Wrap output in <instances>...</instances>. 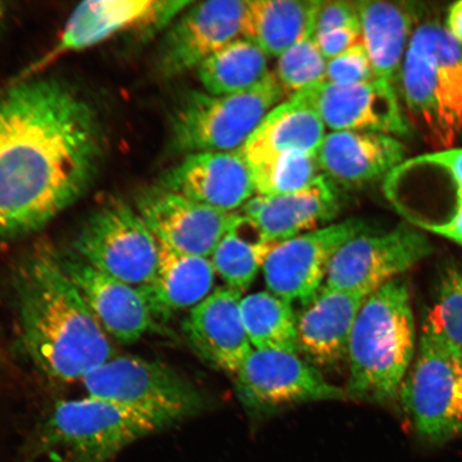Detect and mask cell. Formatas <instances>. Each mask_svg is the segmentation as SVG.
Instances as JSON below:
<instances>
[{
	"label": "cell",
	"instance_id": "obj_17",
	"mask_svg": "<svg viewBox=\"0 0 462 462\" xmlns=\"http://www.w3.org/2000/svg\"><path fill=\"white\" fill-rule=\"evenodd\" d=\"M60 259L66 273L108 337L120 344L130 345L147 333L159 330L158 322L140 288L101 273L75 253L60 255Z\"/></svg>",
	"mask_w": 462,
	"mask_h": 462
},
{
	"label": "cell",
	"instance_id": "obj_15",
	"mask_svg": "<svg viewBox=\"0 0 462 462\" xmlns=\"http://www.w3.org/2000/svg\"><path fill=\"white\" fill-rule=\"evenodd\" d=\"M192 3L187 0H88L72 11L51 55L87 50L116 34L135 29L160 31L171 26Z\"/></svg>",
	"mask_w": 462,
	"mask_h": 462
},
{
	"label": "cell",
	"instance_id": "obj_7",
	"mask_svg": "<svg viewBox=\"0 0 462 462\" xmlns=\"http://www.w3.org/2000/svg\"><path fill=\"white\" fill-rule=\"evenodd\" d=\"M285 96L274 72L241 94L189 92L171 120L173 146L187 155L238 152Z\"/></svg>",
	"mask_w": 462,
	"mask_h": 462
},
{
	"label": "cell",
	"instance_id": "obj_16",
	"mask_svg": "<svg viewBox=\"0 0 462 462\" xmlns=\"http://www.w3.org/2000/svg\"><path fill=\"white\" fill-rule=\"evenodd\" d=\"M137 210L161 245L207 258L238 213L213 209L161 186L142 196Z\"/></svg>",
	"mask_w": 462,
	"mask_h": 462
},
{
	"label": "cell",
	"instance_id": "obj_28",
	"mask_svg": "<svg viewBox=\"0 0 462 462\" xmlns=\"http://www.w3.org/2000/svg\"><path fill=\"white\" fill-rule=\"evenodd\" d=\"M275 245L265 239L250 218L238 212L210 259L225 286L244 293L263 271Z\"/></svg>",
	"mask_w": 462,
	"mask_h": 462
},
{
	"label": "cell",
	"instance_id": "obj_35",
	"mask_svg": "<svg viewBox=\"0 0 462 462\" xmlns=\"http://www.w3.org/2000/svg\"><path fill=\"white\" fill-rule=\"evenodd\" d=\"M349 26H360L356 2H346V0L320 2L319 0L314 19L316 34Z\"/></svg>",
	"mask_w": 462,
	"mask_h": 462
},
{
	"label": "cell",
	"instance_id": "obj_24",
	"mask_svg": "<svg viewBox=\"0 0 462 462\" xmlns=\"http://www.w3.org/2000/svg\"><path fill=\"white\" fill-rule=\"evenodd\" d=\"M359 13L362 44L372 61L375 78L397 87L410 39L419 23L414 4L361 0Z\"/></svg>",
	"mask_w": 462,
	"mask_h": 462
},
{
	"label": "cell",
	"instance_id": "obj_31",
	"mask_svg": "<svg viewBox=\"0 0 462 462\" xmlns=\"http://www.w3.org/2000/svg\"><path fill=\"white\" fill-rule=\"evenodd\" d=\"M327 63L318 46L314 22L301 38L277 58V80L289 97L310 86L325 82Z\"/></svg>",
	"mask_w": 462,
	"mask_h": 462
},
{
	"label": "cell",
	"instance_id": "obj_8",
	"mask_svg": "<svg viewBox=\"0 0 462 462\" xmlns=\"http://www.w3.org/2000/svg\"><path fill=\"white\" fill-rule=\"evenodd\" d=\"M89 396L154 415L172 427L198 414L204 401L195 385L159 361L114 356L84 377Z\"/></svg>",
	"mask_w": 462,
	"mask_h": 462
},
{
	"label": "cell",
	"instance_id": "obj_27",
	"mask_svg": "<svg viewBox=\"0 0 462 462\" xmlns=\"http://www.w3.org/2000/svg\"><path fill=\"white\" fill-rule=\"evenodd\" d=\"M319 0H245L241 37L279 58L314 22Z\"/></svg>",
	"mask_w": 462,
	"mask_h": 462
},
{
	"label": "cell",
	"instance_id": "obj_6",
	"mask_svg": "<svg viewBox=\"0 0 462 462\" xmlns=\"http://www.w3.org/2000/svg\"><path fill=\"white\" fill-rule=\"evenodd\" d=\"M400 396L414 430L425 441L441 444L462 435V349L425 318Z\"/></svg>",
	"mask_w": 462,
	"mask_h": 462
},
{
	"label": "cell",
	"instance_id": "obj_36",
	"mask_svg": "<svg viewBox=\"0 0 462 462\" xmlns=\"http://www.w3.org/2000/svg\"><path fill=\"white\" fill-rule=\"evenodd\" d=\"M318 46L327 60L345 53L362 42L361 27L349 26L332 29L321 33H315Z\"/></svg>",
	"mask_w": 462,
	"mask_h": 462
},
{
	"label": "cell",
	"instance_id": "obj_38",
	"mask_svg": "<svg viewBox=\"0 0 462 462\" xmlns=\"http://www.w3.org/2000/svg\"><path fill=\"white\" fill-rule=\"evenodd\" d=\"M444 27L456 42L462 44V0L450 5Z\"/></svg>",
	"mask_w": 462,
	"mask_h": 462
},
{
	"label": "cell",
	"instance_id": "obj_22",
	"mask_svg": "<svg viewBox=\"0 0 462 462\" xmlns=\"http://www.w3.org/2000/svg\"><path fill=\"white\" fill-rule=\"evenodd\" d=\"M365 300L323 286L297 314L299 355L319 369L346 361L352 328Z\"/></svg>",
	"mask_w": 462,
	"mask_h": 462
},
{
	"label": "cell",
	"instance_id": "obj_33",
	"mask_svg": "<svg viewBox=\"0 0 462 462\" xmlns=\"http://www.w3.org/2000/svg\"><path fill=\"white\" fill-rule=\"evenodd\" d=\"M425 319L462 349V263L444 265L439 275L435 303Z\"/></svg>",
	"mask_w": 462,
	"mask_h": 462
},
{
	"label": "cell",
	"instance_id": "obj_34",
	"mask_svg": "<svg viewBox=\"0 0 462 462\" xmlns=\"http://www.w3.org/2000/svg\"><path fill=\"white\" fill-rule=\"evenodd\" d=\"M375 79L372 61L362 42L328 60L325 82L328 84L351 86Z\"/></svg>",
	"mask_w": 462,
	"mask_h": 462
},
{
	"label": "cell",
	"instance_id": "obj_26",
	"mask_svg": "<svg viewBox=\"0 0 462 462\" xmlns=\"http://www.w3.org/2000/svg\"><path fill=\"white\" fill-rule=\"evenodd\" d=\"M327 135L313 109L293 97L271 111L240 149L252 167L287 153L316 155Z\"/></svg>",
	"mask_w": 462,
	"mask_h": 462
},
{
	"label": "cell",
	"instance_id": "obj_23",
	"mask_svg": "<svg viewBox=\"0 0 462 462\" xmlns=\"http://www.w3.org/2000/svg\"><path fill=\"white\" fill-rule=\"evenodd\" d=\"M406 149L397 137L379 133H327L317 162L322 175L337 186L359 187L385 179L401 165Z\"/></svg>",
	"mask_w": 462,
	"mask_h": 462
},
{
	"label": "cell",
	"instance_id": "obj_18",
	"mask_svg": "<svg viewBox=\"0 0 462 462\" xmlns=\"http://www.w3.org/2000/svg\"><path fill=\"white\" fill-rule=\"evenodd\" d=\"M161 187L228 213L256 195L251 166L240 150L188 154L166 173Z\"/></svg>",
	"mask_w": 462,
	"mask_h": 462
},
{
	"label": "cell",
	"instance_id": "obj_29",
	"mask_svg": "<svg viewBox=\"0 0 462 462\" xmlns=\"http://www.w3.org/2000/svg\"><path fill=\"white\" fill-rule=\"evenodd\" d=\"M269 58L258 45L241 37L208 58L196 71L206 92L241 94L255 88L273 73Z\"/></svg>",
	"mask_w": 462,
	"mask_h": 462
},
{
	"label": "cell",
	"instance_id": "obj_5",
	"mask_svg": "<svg viewBox=\"0 0 462 462\" xmlns=\"http://www.w3.org/2000/svg\"><path fill=\"white\" fill-rule=\"evenodd\" d=\"M170 429L163 420L102 398L58 402L39 427L32 458L111 462L142 439Z\"/></svg>",
	"mask_w": 462,
	"mask_h": 462
},
{
	"label": "cell",
	"instance_id": "obj_39",
	"mask_svg": "<svg viewBox=\"0 0 462 462\" xmlns=\"http://www.w3.org/2000/svg\"><path fill=\"white\" fill-rule=\"evenodd\" d=\"M5 14H7V8L4 3L0 2V27H2L5 21Z\"/></svg>",
	"mask_w": 462,
	"mask_h": 462
},
{
	"label": "cell",
	"instance_id": "obj_4",
	"mask_svg": "<svg viewBox=\"0 0 462 462\" xmlns=\"http://www.w3.org/2000/svg\"><path fill=\"white\" fill-rule=\"evenodd\" d=\"M398 86L423 140L436 152L453 148L462 134V44L438 21L418 23Z\"/></svg>",
	"mask_w": 462,
	"mask_h": 462
},
{
	"label": "cell",
	"instance_id": "obj_37",
	"mask_svg": "<svg viewBox=\"0 0 462 462\" xmlns=\"http://www.w3.org/2000/svg\"><path fill=\"white\" fill-rule=\"evenodd\" d=\"M420 230L430 231L462 246V199L440 222L424 225Z\"/></svg>",
	"mask_w": 462,
	"mask_h": 462
},
{
	"label": "cell",
	"instance_id": "obj_19",
	"mask_svg": "<svg viewBox=\"0 0 462 462\" xmlns=\"http://www.w3.org/2000/svg\"><path fill=\"white\" fill-rule=\"evenodd\" d=\"M384 195L407 222L429 206H454L462 199V148L437 150L404 160L384 179Z\"/></svg>",
	"mask_w": 462,
	"mask_h": 462
},
{
	"label": "cell",
	"instance_id": "obj_13",
	"mask_svg": "<svg viewBox=\"0 0 462 462\" xmlns=\"http://www.w3.org/2000/svg\"><path fill=\"white\" fill-rule=\"evenodd\" d=\"M291 97L313 109L332 132H369L401 137L410 129L396 87L383 79L351 86L322 82Z\"/></svg>",
	"mask_w": 462,
	"mask_h": 462
},
{
	"label": "cell",
	"instance_id": "obj_11",
	"mask_svg": "<svg viewBox=\"0 0 462 462\" xmlns=\"http://www.w3.org/2000/svg\"><path fill=\"white\" fill-rule=\"evenodd\" d=\"M409 223L380 233L369 230L340 247L328 268L325 287L368 297L423 262L433 246Z\"/></svg>",
	"mask_w": 462,
	"mask_h": 462
},
{
	"label": "cell",
	"instance_id": "obj_14",
	"mask_svg": "<svg viewBox=\"0 0 462 462\" xmlns=\"http://www.w3.org/2000/svg\"><path fill=\"white\" fill-rule=\"evenodd\" d=\"M245 0L192 3L173 21L161 44L159 70L175 78L198 69L208 58L241 38Z\"/></svg>",
	"mask_w": 462,
	"mask_h": 462
},
{
	"label": "cell",
	"instance_id": "obj_3",
	"mask_svg": "<svg viewBox=\"0 0 462 462\" xmlns=\"http://www.w3.org/2000/svg\"><path fill=\"white\" fill-rule=\"evenodd\" d=\"M415 354L411 297L400 277L368 296L356 317L346 354L349 400L377 404L396 400Z\"/></svg>",
	"mask_w": 462,
	"mask_h": 462
},
{
	"label": "cell",
	"instance_id": "obj_32",
	"mask_svg": "<svg viewBox=\"0 0 462 462\" xmlns=\"http://www.w3.org/2000/svg\"><path fill=\"white\" fill-rule=\"evenodd\" d=\"M258 196H279L296 192L322 175L316 155L287 153L252 167Z\"/></svg>",
	"mask_w": 462,
	"mask_h": 462
},
{
	"label": "cell",
	"instance_id": "obj_12",
	"mask_svg": "<svg viewBox=\"0 0 462 462\" xmlns=\"http://www.w3.org/2000/svg\"><path fill=\"white\" fill-rule=\"evenodd\" d=\"M369 230L362 218L351 217L275 245L262 271L268 291L291 303H308L325 286L340 247Z\"/></svg>",
	"mask_w": 462,
	"mask_h": 462
},
{
	"label": "cell",
	"instance_id": "obj_20",
	"mask_svg": "<svg viewBox=\"0 0 462 462\" xmlns=\"http://www.w3.org/2000/svg\"><path fill=\"white\" fill-rule=\"evenodd\" d=\"M242 297L226 286L218 287L189 310L182 327L190 348L202 360L231 375L253 350L242 321Z\"/></svg>",
	"mask_w": 462,
	"mask_h": 462
},
{
	"label": "cell",
	"instance_id": "obj_9",
	"mask_svg": "<svg viewBox=\"0 0 462 462\" xmlns=\"http://www.w3.org/2000/svg\"><path fill=\"white\" fill-rule=\"evenodd\" d=\"M74 250L91 267L131 286H146L157 273L159 241L137 208L124 201L108 202L91 216Z\"/></svg>",
	"mask_w": 462,
	"mask_h": 462
},
{
	"label": "cell",
	"instance_id": "obj_30",
	"mask_svg": "<svg viewBox=\"0 0 462 462\" xmlns=\"http://www.w3.org/2000/svg\"><path fill=\"white\" fill-rule=\"evenodd\" d=\"M242 321L253 349L298 352L297 313L292 303L270 291L246 294Z\"/></svg>",
	"mask_w": 462,
	"mask_h": 462
},
{
	"label": "cell",
	"instance_id": "obj_1",
	"mask_svg": "<svg viewBox=\"0 0 462 462\" xmlns=\"http://www.w3.org/2000/svg\"><path fill=\"white\" fill-rule=\"evenodd\" d=\"M99 123L83 97L55 79L0 95V238L45 226L94 180Z\"/></svg>",
	"mask_w": 462,
	"mask_h": 462
},
{
	"label": "cell",
	"instance_id": "obj_10",
	"mask_svg": "<svg viewBox=\"0 0 462 462\" xmlns=\"http://www.w3.org/2000/svg\"><path fill=\"white\" fill-rule=\"evenodd\" d=\"M242 406L265 417L300 404L349 400L299 354L253 349L233 375Z\"/></svg>",
	"mask_w": 462,
	"mask_h": 462
},
{
	"label": "cell",
	"instance_id": "obj_25",
	"mask_svg": "<svg viewBox=\"0 0 462 462\" xmlns=\"http://www.w3.org/2000/svg\"><path fill=\"white\" fill-rule=\"evenodd\" d=\"M216 276L210 258L179 253L160 244L157 273L150 284L138 288L155 320L165 321L204 301L213 291Z\"/></svg>",
	"mask_w": 462,
	"mask_h": 462
},
{
	"label": "cell",
	"instance_id": "obj_21",
	"mask_svg": "<svg viewBox=\"0 0 462 462\" xmlns=\"http://www.w3.org/2000/svg\"><path fill=\"white\" fill-rule=\"evenodd\" d=\"M342 209L337 184L325 175L296 192L258 196L242 208V215L256 225L265 239L281 244L309 231L327 226Z\"/></svg>",
	"mask_w": 462,
	"mask_h": 462
},
{
	"label": "cell",
	"instance_id": "obj_2",
	"mask_svg": "<svg viewBox=\"0 0 462 462\" xmlns=\"http://www.w3.org/2000/svg\"><path fill=\"white\" fill-rule=\"evenodd\" d=\"M14 291L23 348L51 379L72 383L115 356L108 335L53 248H36L17 265Z\"/></svg>",
	"mask_w": 462,
	"mask_h": 462
}]
</instances>
